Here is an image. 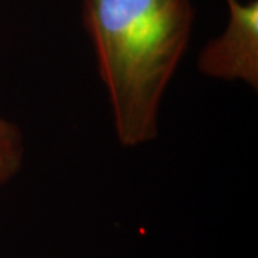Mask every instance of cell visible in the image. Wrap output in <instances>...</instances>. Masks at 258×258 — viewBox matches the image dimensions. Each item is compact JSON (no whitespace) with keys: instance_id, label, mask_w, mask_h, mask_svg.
I'll return each instance as SVG.
<instances>
[{"instance_id":"6da1fadb","label":"cell","mask_w":258,"mask_h":258,"mask_svg":"<svg viewBox=\"0 0 258 258\" xmlns=\"http://www.w3.org/2000/svg\"><path fill=\"white\" fill-rule=\"evenodd\" d=\"M82 19L123 147L158 137V113L189 43L191 0H82Z\"/></svg>"},{"instance_id":"7a4b0ae2","label":"cell","mask_w":258,"mask_h":258,"mask_svg":"<svg viewBox=\"0 0 258 258\" xmlns=\"http://www.w3.org/2000/svg\"><path fill=\"white\" fill-rule=\"evenodd\" d=\"M230 18L221 35L198 56V71L208 78L242 81L258 88V0H227Z\"/></svg>"},{"instance_id":"3957f363","label":"cell","mask_w":258,"mask_h":258,"mask_svg":"<svg viewBox=\"0 0 258 258\" xmlns=\"http://www.w3.org/2000/svg\"><path fill=\"white\" fill-rule=\"evenodd\" d=\"M23 162V135L9 120L0 118V185L16 175Z\"/></svg>"}]
</instances>
